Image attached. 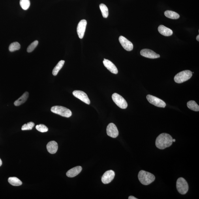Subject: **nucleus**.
I'll use <instances>...</instances> for the list:
<instances>
[{
    "mask_svg": "<svg viewBox=\"0 0 199 199\" xmlns=\"http://www.w3.org/2000/svg\"><path fill=\"white\" fill-rule=\"evenodd\" d=\"M173 139L169 134L165 133L160 134L156 139V146L160 149H165L172 145Z\"/></svg>",
    "mask_w": 199,
    "mask_h": 199,
    "instance_id": "obj_1",
    "label": "nucleus"
},
{
    "mask_svg": "<svg viewBox=\"0 0 199 199\" xmlns=\"http://www.w3.org/2000/svg\"><path fill=\"white\" fill-rule=\"evenodd\" d=\"M139 180L144 185H148L155 181V177L152 173L144 170H141L138 175Z\"/></svg>",
    "mask_w": 199,
    "mask_h": 199,
    "instance_id": "obj_2",
    "label": "nucleus"
},
{
    "mask_svg": "<svg viewBox=\"0 0 199 199\" xmlns=\"http://www.w3.org/2000/svg\"><path fill=\"white\" fill-rule=\"evenodd\" d=\"M192 73L189 70H185L177 74L174 78L175 82L178 83H181L190 80L191 78Z\"/></svg>",
    "mask_w": 199,
    "mask_h": 199,
    "instance_id": "obj_3",
    "label": "nucleus"
},
{
    "mask_svg": "<svg viewBox=\"0 0 199 199\" xmlns=\"http://www.w3.org/2000/svg\"><path fill=\"white\" fill-rule=\"evenodd\" d=\"M51 110L53 113L65 117H70L72 115L71 111L69 109L63 106H53L51 108Z\"/></svg>",
    "mask_w": 199,
    "mask_h": 199,
    "instance_id": "obj_4",
    "label": "nucleus"
},
{
    "mask_svg": "<svg viewBox=\"0 0 199 199\" xmlns=\"http://www.w3.org/2000/svg\"><path fill=\"white\" fill-rule=\"evenodd\" d=\"M176 187L179 193L183 195L187 193L189 189V185L187 181L183 177H180L177 180Z\"/></svg>",
    "mask_w": 199,
    "mask_h": 199,
    "instance_id": "obj_5",
    "label": "nucleus"
},
{
    "mask_svg": "<svg viewBox=\"0 0 199 199\" xmlns=\"http://www.w3.org/2000/svg\"><path fill=\"white\" fill-rule=\"evenodd\" d=\"M112 98L113 101L119 108L125 109L127 108V102L124 98L119 94L117 93L113 94Z\"/></svg>",
    "mask_w": 199,
    "mask_h": 199,
    "instance_id": "obj_6",
    "label": "nucleus"
},
{
    "mask_svg": "<svg viewBox=\"0 0 199 199\" xmlns=\"http://www.w3.org/2000/svg\"><path fill=\"white\" fill-rule=\"evenodd\" d=\"M146 98L150 103L154 106L162 108L166 106V104L163 100L155 96L148 95L146 96Z\"/></svg>",
    "mask_w": 199,
    "mask_h": 199,
    "instance_id": "obj_7",
    "label": "nucleus"
},
{
    "mask_svg": "<svg viewBox=\"0 0 199 199\" xmlns=\"http://www.w3.org/2000/svg\"><path fill=\"white\" fill-rule=\"evenodd\" d=\"M108 135L113 138H116L119 135V132L116 126L114 124H109L107 128Z\"/></svg>",
    "mask_w": 199,
    "mask_h": 199,
    "instance_id": "obj_8",
    "label": "nucleus"
},
{
    "mask_svg": "<svg viewBox=\"0 0 199 199\" xmlns=\"http://www.w3.org/2000/svg\"><path fill=\"white\" fill-rule=\"evenodd\" d=\"M73 95L76 98L85 102L87 104H90L91 102L87 94L82 91H75L73 92Z\"/></svg>",
    "mask_w": 199,
    "mask_h": 199,
    "instance_id": "obj_9",
    "label": "nucleus"
},
{
    "mask_svg": "<svg viewBox=\"0 0 199 199\" xmlns=\"http://www.w3.org/2000/svg\"><path fill=\"white\" fill-rule=\"evenodd\" d=\"M87 24L86 20L84 19L81 20L78 23L77 26V32L79 38L80 39H82L84 37Z\"/></svg>",
    "mask_w": 199,
    "mask_h": 199,
    "instance_id": "obj_10",
    "label": "nucleus"
},
{
    "mask_svg": "<svg viewBox=\"0 0 199 199\" xmlns=\"http://www.w3.org/2000/svg\"><path fill=\"white\" fill-rule=\"evenodd\" d=\"M115 173L114 171L110 170L106 171L102 178V183L104 184L110 183L114 179Z\"/></svg>",
    "mask_w": 199,
    "mask_h": 199,
    "instance_id": "obj_11",
    "label": "nucleus"
},
{
    "mask_svg": "<svg viewBox=\"0 0 199 199\" xmlns=\"http://www.w3.org/2000/svg\"><path fill=\"white\" fill-rule=\"evenodd\" d=\"M119 40L122 46L126 50L131 51L133 49V45L132 43L124 36H120Z\"/></svg>",
    "mask_w": 199,
    "mask_h": 199,
    "instance_id": "obj_12",
    "label": "nucleus"
},
{
    "mask_svg": "<svg viewBox=\"0 0 199 199\" xmlns=\"http://www.w3.org/2000/svg\"><path fill=\"white\" fill-rule=\"evenodd\" d=\"M140 53L142 56L149 58L156 59L160 57L159 54H157L152 50L147 49H143L141 50Z\"/></svg>",
    "mask_w": 199,
    "mask_h": 199,
    "instance_id": "obj_13",
    "label": "nucleus"
},
{
    "mask_svg": "<svg viewBox=\"0 0 199 199\" xmlns=\"http://www.w3.org/2000/svg\"><path fill=\"white\" fill-rule=\"evenodd\" d=\"M103 63L104 66L112 73L115 74H118V70L116 66L112 62L109 60L104 59Z\"/></svg>",
    "mask_w": 199,
    "mask_h": 199,
    "instance_id": "obj_14",
    "label": "nucleus"
},
{
    "mask_svg": "<svg viewBox=\"0 0 199 199\" xmlns=\"http://www.w3.org/2000/svg\"><path fill=\"white\" fill-rule=\"evenodd\" d=\"M47 149L51 154L56 153L58 149V145L55 141H51L48 142L47 145Z\"/></svg>",
    "mask_w": 199,
    "mask_h": 199,
    "instance_id": "obj_15",
    "label": "nucleus"
},
{
    "mask_svg": "<svg viewBox=\"0 0 199 199\" xmlns=\"http://www.w3.org/2000/svg\"><path fill=\"white\" fill-rule=\"evenodd\" d=\"M82 170V167L78 166L70 169L66 173V175L69 177H74L76 176L81 172Z\"/></svg>",
    "mask_w": 199,
    "mask_h": 199,
    "instance_id": "obj_16",
    "label": "nucleus"
},
{
    "mask_svg": "<svg viewBox=\"0 0 199 199\" xmlns=\"http://www.w3.org/2000/svg\"><path fill=\"white\" fill-rule=\"evenodd\" d=\"M158 30L160 33L165 36H172L173 34L172 30L163 25H159L158 27Z\"/></svg>",
    "mask_w": 199,
    "mask_h": 199,
    "instance_id": "obj_17",
    "label": "nucleus"
},
{
    "mask_svg": "<svg viewBox=\"0 0 199 199\" xmlns=\"http://www.w3.org/2000/svg\"><path fill=\"white\" fill-rule=\"evenodd\" d=\"M29 96V93L28 92H25L20 98L14 102V105L18 106L25 103L28 98Z\"/></svg>",
    "mask_w": 199,
    "mask_h": 199,
    "instance_id": "obj_18",
    "label": "nucleus"
},
{
    "mask_svg": "<svg viewBox=\"0 0 199 199\" xmlns=\"http://www.w3.org/2000/svg\"><path fill=\"white\" fill-rule=\"evenodd\" d=\"M164 14L166 17L171 19H177L180 18L179 14L172 11L166 10L164 12Z\"/></svg>",
    "mask_w": 199,
    "mask_h": 199,
    "instance_id": "obj_19",
    "label": "nucleus"
},
{
    "mask_svg": "<svg viewBox=\"0 0 199 199\" xmlns=\"http://www.w3.org/2000/svg\"><path fill=\"white\" fill-rule=\"evenodd\" d=\"M8 181L11 185L14 186H20L22 184V182L16 177H10Z\"/></svg>",
    "mask_w": 199,
    "mask_h": 199,
    "instance_id": "obj_20",
    "label": "nucleus"
},
{
    "mask_svg": "<svg viewBox=\"0 0 199 199\" xmlns=\"http://www.w3.org/2000/svg\"><path fill=\"white\" fill-rule=\"evenodd\" d=\"M187 106L190 110L198 112L199 111V106L195 101L191 100L187 102Z\"/></svg>",
    "mask_w": 199,
    "mask_h": 199,
    "instance_id": "obj_21",
    "label": "nucleus"
},
{
    "mask_svg": "<svg viewBox=\"0 0 199 199\" xmlns=\"http://www.w3.org/2000/svg\"><path fill=\"white\" fill-rule=\"evenodd\" d=\"M64 63H65V61L64 60H61L59 61L57 65L53 68L52 72L53 75L55 76L57 75L58 74V73L59 70L63 67Z\"/></svg>",
    "mask_w": 199,
    "mask_h": 199,
    "instance_id": "obj_22",
    "label": "nucleus"
},
{
    "mask_svg": "<svg viewBox=\"0 0 199 199\" xmlns=\"http://www.w3.org/2000/svg\"><path fill=\"white\" fill-rule=\"evenodd\" d=\"M100 8L101 10L102 16L104 18H108V10L107 6L104 4L102 3L100 5Z\"/></svg>",
    "mask_w": 199,
    "mask_h": 199,
    "instance_id": "obj_23",
    "label": "nucleus"
},
{
    "mask_svg": "<svg viewBox=\"0 0 199 199\" xmlns=\"http://www.w3.org/2000/svg\"><path fill=\"white\" fill-rule=\"evenodd\" d=\"M20 45L19 42H15L12 43L9 47V50L10 52H14V51L20 50Z\"/></svg>",
    "mask_w": 199,
    "mask_h": 199,
    "instance_id": "obj_24",
    "label": "nucleus"
},
{
    "mask_svg": "<svg viewBox=\"0 0 199 199\" xmlns=\"http://www.w3.org/2000/svg\"><path fill=\"white\" fill-rule=\"evenodd\" d=\"M20 4L21 8L24 10L28 9L30 5V0H20Z\"/></svg>",
    "mask_w": 199,
    "mask_h": 199,
    "instance_id": "obj_25",
    "label": "nucleus"
},
{
    "mask_svg": "<svg viewBox=\"0 0 199 199\" xmlns=\"http://www.w3.org/2000/svg\"><path fill=\"white\" fill-rule=\"evenodd\" d=\"M34 126H35V124L32 122H30L27 124H25L23 125L21 128V130H31Z\"/></svg>",
    "mask_w": 199,
    "mask_h": 199,
    "instance_id": "obj_26",
    "label": "nucleus"
},
{
    "mask_svg": "<svg viewBox=\"0 0 199 199\" xmlns=\"http://www.w3.org/2000/svg\"><path fill=\"white\" fill-rule=\"evenodd\" d=\"M38 43V41L37 40L35 41L32 42L31 44L28 47L27 49V52L31 53L33 51L35 48L37 47Z\"/></svg>",
    "mask_w": 199,
    "mask_h": 199,
    "instance_id": "obj_27",
    "label": "nucleus"
},
{
    "mask_svg": "<svg viewBox=\"0 0 199 199\" xmlns=\"http://www.w3.org/2000/svg\"><path fill=\"white\" fill-rule=\"evenodd\" d=\"M36 129L38 131L41 132H45L48 131V128L44 124H40L36 125Z\"/></svg>",
    "mask_w": 199,
    "mask_h": 199,
    "instance_id": "obj_28",
    "label": "nucleus"
},
{
    "mask_svg": "<svg viewBox=\"0 0 199 199\" xmlns=\"http://www.w3.org/2000/svg\"><path fill=\"white\" fill-rule=\"evenodd\" d=\"M128 199H137V198H135V197H134V196H130L129 197H128Z\"/></svg>",
    "mask_w": 199,
    "mask_h": 199,
    "instance_id": "obj_29",
    "label": "nucleus"
},
{
    "mask_svg": "<svg viewBox=\"0 0 199 199\" xmlns=\"http://www.w3.org/2000/svg\"><path fill=\"white\" fill-rule=\"evenodd\" d=\"M196 39L197 41H199V35L197 36V37H196Z\"/></svg>",
    "mask_w": 199,
    "mask_h": 199,
    "instance_id": "obj_30",
    "label": "nucleus"
},
{
    "mask_svg": "<svg viewBox=\"0 0 199 199\" xmlns=\"http://www.w3.org/2000/svg\"><path fill=\"white\" fill-rule=\"evenodd\" d=\"M2 164H3V162H2L1 159H0V166H2Z\"/></svg>",
    "mask_w": 199,
    "mask_h": 199,
    "instance_id": "obj_31",
    "label": "nucleus"
},
{
    "mask_svg": "<svg viewBox=\"0 0 199 199\" xmlns=\"http://www.w3.org/2000/svg\"><path fill=\"white\" fill-rule=\"evenodd\" d=\"M175 139H173V142H175Z\"/></svg>",
    "mask_w": 199,
    "mask_h": 199,
    "instance_id": "obj_32",
    "label": "nucleus"
}]
</instances>
